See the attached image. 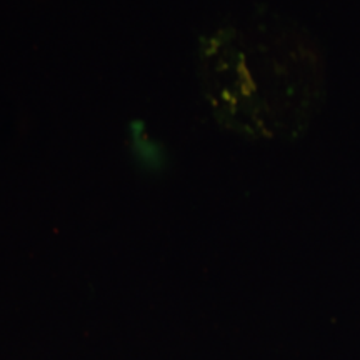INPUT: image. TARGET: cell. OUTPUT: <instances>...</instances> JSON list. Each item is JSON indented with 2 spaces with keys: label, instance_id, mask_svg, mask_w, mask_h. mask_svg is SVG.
<instances>
[{
  "label": "cell",
  "instance_id": "cell-1",
  "mask_svg": "<svg viewBox=\"0 0 360 360\" xmlns=\"http://www.w3.org/2000/svg\"><path fill=\"white\" fill-rule=\"evenodd\" d=\"M199 79L214 119L250 141L302 137L327 96L322 51L282 22L224 25L202 37Z\"/></svg>",
  "mask_w": 360,
  "mask_h": 360
}]
</instances>
